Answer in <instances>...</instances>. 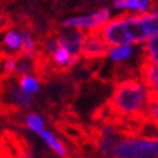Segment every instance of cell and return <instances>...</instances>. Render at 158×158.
<instances>
[{"label": "cell", "mask_w": 158, "mask_h": 158, "mask_svg": "<svg viewBox=\"0 0 158 158\" xmlns=\"http://www.w3.org/2000/svg\"><path fill=\"white\" fill-rule=\"evenodd\" d=\"M93 123L97 122H132L148 123V97L138 78L118 81L110 97L91 113Z\"/></svg>", "instance_id": "6da1fadb"}, {"label": "cell", "mask_w": 158, "mask_h": 158, "mask_svg": "<svg viewBox=\"0 0 158 158\" xmlns=\"http://www.w3.org/2000/svg\"><path fill=\"white\" fill-rule=\"evenodd\" d=\"M113 158H158V136H132L116 144Z\"/></svg>", "instance_id": "7a4b0ae2"}, {"label": "cell", "mask_w": 158, "mask_h": 158, "mask_svg": "<svg viewBox=\"0 0 158 158\" xmlns=\"http://www.w3.org/2000/svg\"><path fill=\"white\" fill-rule=\"evenodd\" d=\"M110 45L105 42V39L93 31L89 29L86 32V39L81 48V57L86 60H99L110 55Z\"/></svg>", "instance_id": "3957f363"}, {"label": "cell", "mask_w": 158, "mask_h": 158, "mask_svg": "<svg viewBox=\"0 0 158 158\" xmlns=\"http://www.w3.org/2000/svg\"><path fill=\"white\" fill-rule=\"evenodd\" d=\"M110 12L109 9H100L94 12V13L86 15V16H78V18H73V19L64 20L61 23L62 28H94V26H100V25L106 23L109 20Z\"/></svg>", "instance_id": "277c9868"}, {"label": "cell", "mask_w": 158, "mask_h": 158, "mask_svg": "<svg viewBox=\"0 0 158 158\" xmlns=\"http://www.w3.org/2000/svg\"><path fill=\"white\" fill-rule=\"evenodd\" d=\"M84 39H86V34L74 28V31L57 35L55 41H57L58 45H62V47L70 49V52L73 55H81V48L83 44H84Z\"/></svg>", "instance_id": "5b68a950"}, {"label": "cell", "mask_w": 158, "mask_h": 158, "mask_svg": "<svg viewBox=\"0 0 158 158\" xmlns=\"http://www.w3.org/2000/svg\"><path fill=\"white\" fill-rule=\"evenodd\" d=\"M139 77L148 90L158 91V62L144 58L139 64Z\"/></svg>", "instance_id": "8992f818"}, {"label": "cell", "mask_w": 158, "mask_h": 158, "mask_svg": "<svg viewBox=\"0 0 158 158\" xmlns=\"http://www.w3.org/2000/svg\"><path fill=\"white\" fill-rule=\"evenodd\" d=\"M5 93H7L12 97L13 103L23 106L26 109L32 107V105H34V99L31 97L28 91H25L22 87H18L16 84H9V80L3 81V94Z\"/></svg>", "instance_id": "52a82bcc"}, {"label": "cell", "mask_w": 158, "mask_h": 158, "mask_svg": "<svg viewBox=\"0 0 158 158\" xmlns=\"http://www.w3.org/2000/svg\"><path fill=\"white\" fill-rule=\"evenodd\" d=\"M148 123L158 129V91L148 90Z\"/></svg>", "instance_id": "ba28073f"}, {"label": "cell", "mask_w": 158, "mask_h": 158, "mask_svg": "<svg viewBox=\"0 0 158 158\" xmlns=\"http://www.w3.org/2000/svg\"><path fill=\"white\" fill-rule=\"evenodd\" d=\"M113 6L116 9L145 10L149 6V0H115Z\"/></svg>", "instance_id": "9c48e42d"}, {"label": "cell", "mask_w": 158, "mask_h": 158, "mask_svg": "<svg viewBox=\"0 0 158 158\" xmlns=\"http://www.w3.org/2000/svg\"><path fill=\"white\" fill-rule=\"evenodd\" d=\"M144 58H148L154 62H158V35L149 38L142 48Z\"/></svg>", "instance_id": "30bf717a"}, {"label": "cell", "mask_w": 158, "mask_h": 158, "mask_svg": "<svg viewBox=\"0 0 158 158\" xmlns=\"http://www.w3.org/2000/svg\"><path fill=\"white\" fill-rule=\"evenodd\" d=\"M18 78H19V86L25 91H28L29 94H34V93H36L39 90V83L36 81L35 77L25 74V76H19Z\"/></svg>", "instance_id": "8fae6325"}, {"label": "cell", "mask_w": 158, "mask_h": 158, "mask_svg": "<svg viewBox=\"0 0 158 158\" xmlns=\"http://www.w3.org/2000/svg\"><path fill=\"white\" fill-rule=\"evenodd\" d=\"M25 123H26V128H29L31 131H34L35 134H39L44 128V120L41 119V116L31 112V113H26V119H25Z\"/></svg>", "instance_id": "7c38bea8"}, {"label": "cell", "mask_w": 158, "mask_h": 158, "mask_svg": "<svg viewBox=\"0 0 158 158\" xmlns=\"http://www.w3.org/2000/svg\"><path fill=\"white\" fill-rule=\"evenodd\" d=\"M131 54H132L131 45H122V47H116L115 49H112L109 57L112 58L113 61L118 62V61H123V60H126Z\"/></svg>", "instance_id": "4fadbf2b"}]
</instances>
